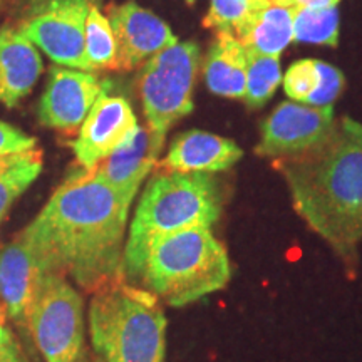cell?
Returning <instances> with one entry per match:
<instances>
[{"instance_id": "obj_22", "label": "cell", "mask_w": 362, "mask_h": 362, "mask_svg": "<svg viewBox=\"0 0 362 362\" xmlns=\"http://www.w3.org/2000/svg\"><path fill=\"white\" fill-rule=\"evenodd\" d=\"M293 40L336 47L339 44L337 7L322 11L293 7Z\"/></svg>"}, {"instance_id": "obj_27", "label": "cell", "mask_w": 362, "mask_h": 362, "mask_svg": "<svg viewBox=\"0 0 362 362\" xmlns=\"http://www.w3.org/2000/svg\"><path fill=\"white\" fill-rule=\"evenodd\" d=\"M0 362H29L19 341L6 325H0Z\"/></svg>"}, {"instance_id": "obj_30", "label": "cell", "mask_w": 362, "mask_h": 362, "mask_svg": "<svg viewBox=\"0 0 362 362\" xmlns=\"http://www.w3.org/2000/svg\"><path fill=\"white\" fill-rule=\"evenodd\" d=\"M269 6H284V7H291V0H265Z\"/></svg>"}, {"instance_id": "obj_16", "label": "cell", "mask_w": 362, "mask_h": 362, "mask_svg": "<svg viewBox=\"0 0 362 362\" xmlns=\"http://www.w3.org/2000/svg\"><path fill=\"white\" fill-rule=\"evenodd\" d=\"M42 59L37 47L11 25L0 29V103L13 107L37 83Z\"/></svg>"}, {"instance_id": "obj_32", "label": "cell", "mask_w": 362, "mask_h": 362, "mask_svg": "<svg viewBox=\"0 0 362 362\" xmlns=\"http://www.w3.org/2000/svg\"><path fill=\"white\" fill-rule=\"evenodd\" d=\"M194 2H197V0H187V4H189V6H193Z\"/></svg>"}, {"instance_id": "obj_1", "label": "cell", "mask_w": 362, "mask_h": 362, "mask_svg": "<svg viewBox=\"0 0 362 362\" xmlns=\"http://www.w3.org/2000/svg\"><path fill=\"white\" fill-rule=\"evenodd\" d=\"M129 205L94 170L67 176L22 237L42 272L71 277L86 292L123 280Z\"/></svg>"}, {"instance_id": "obj_15", "label": "cell", "mask_w": 362, "mask_h": 362, "mask_svg": "<svg viewBox=\"0 0 362 362\" xmlns=\"http://www.w3.org/2000/svg\"><path fill=\"white\" fill-rule=\"evenodd\" d=\"M243 151L233 139L192 129L171 143L161 168L181 173H218L242 160Z\"/></svg>"}, {"instance_id": "obj_18", "label": "cell", "mask_w": 362, "mask_h": 362, "mask_svg": "<svg viewBox=\"0 0 362 362\" xmlns=\"http://www.w3.org/2000/svg\"><path fill=\"white\" fill-rule=\"evenodd\" d=\"M208 89L223 98L243 99L247 84V51L232 33L220 30L205 62Z\"/></svg>"}, {"instance_id": "obj_23", "label": "cell", "mask_w": 362, "mask_h": 362, "mask_svg": "<svg viewBox=\"0 0 362 362\" xmlns=\"http://www.w3.org/2000/svg\"><path fill=\"white\" fill-rule=\"evenodd\" d=\"M315 62L314 59H302V61L293 62L285 72V78H282L284 89L293 101L307 103V99L315 90L317 81H319Z\"/></svg>"}, {"instance_id": "obj_4", "label": "cell", "mask_w": 362, "mask_h": 362, "mask_svg": "<svg viewBox=\"0 0 362 362\" xmlns=\"http://www.w3.org/2000/svg\"><path fill=\"white\" fill-rule=\"evenodd\" d=\"M89 332L103 362H165L166 317L158 297L124 279L94 292Z\"/></svg>"}, {"instance_id": "obj_8", "label": "cell", "mask_w": 362, "mask_h": 362, "mask_svg": "<svg viewBox=\"0 0 362 362\" xmlns=\"http://www.w3.org/2000/svg\"><path fill=\"white\" fill-rule=\"evenodd\" d=\"M99 0H25L17 30L56 64L88 71L86 21Z\"/></svg>"}, {"instance_id": "obj_19", "label": "cell", "mask_w": 362, "mask_h": 362, "mask_svg": "<svg viewBox=\"0 0 362 362\" xmlns=\"http://www.w3.org/2000/svg\"><path fill=\"white\" fill-rule=\"evenodd\" d=\"M42 166L44 155L37 146L0 158V221L13 202L37 180Z\"/></svg>"}, {"instance_id": "obj_5", "label": "cell", "mask_w": 362, "mask_h": 362, "mask_svg": "<svg viewBox=\"0 0 362 362\" xmlns=\"http://www.w3.org/2000/svg\"><path fill=\"white\" fill-rule=\"evenodd\" d=\"M232 265L211 228L192 226L158 238L148 250L144 288L171 307H183L218 292L230 282Z\"/></svg>"}, {"instance_id": "obj_11", "label": "cell", "mask_w": 362, "mask_h": 362, "mask_svg": "<svg viewBox=\"0 0 362 362\" xmlns=\"http://www.w3.org/2000/svg\"><path fill=\"white\" fill-rule=\"evenodd\" d=\"M138 128L133 107L123 96L106 93L94 103L72 143L76 160L84 170H93L123 144Z\"/></svg>"}, {"instance_id": "obj_28", "label": "cell", "mask_w": 362, "mask_h": 362, "mask_svg": "<svg viewBox=\"0 0 362 362\" xmlns=\"http://www.w3.org/2000/svg\"><path fill=\"white\" fill-rule=\"evenodd\" d=\"M341 0H291V7L312 8V11H322V8L337 7Z\"/></svg>"}, {"instance_id": "obj_33", "label": "cell", "mask_w": 362, "mask_h": 362, "mask_svg": "<svg viewBox=\"0 0 362 362\" xmlns=\"http://www.w3.org/2000/svg\"><path fill=\"white\" fill-rule=\"evenodd\" d=\"M2 7H4V0H0V11H2Z\"/></svg>"}, {"instance_id": "obj_10", "label": "cell", "mask_w": 362, "mask_h": 362, "mask_svg": "<svg viewBox=\"0 0 362 362\" xmlns=\"http://www.w3.org/2000/svg\"><path fill=\"white\" fill-rule=\"evenodd\" d=\"M106 88L93 72L54 66L39 101V123L66 133L78 129Z\"/></svg>"}, {"instance_id": "obj_14", "label": "cell", "mask_w": 362, "mask_h": 362, "mask_svg": "<svg viewBox=\"0 0 362 362\" xmlns=\"http://www.w3.org/2000/svg\"><path fill=\"white\" fill-rule=\"evenodd\" d=\"M42 274L35 253L19 233L0 252V296L11 319L29 336L27 310L33 298L35 282ZM30 337V336H29Z\"/></svg>"}, {"instance_id": "obj_31", "label": "cell", "mask_w": 362, "mask_h": 362, "mask_svg": "<svg viewBox=\"0 0 362 362\" xmlns=\"http://www.w3.org/2000/svg\"><path fill=\"white\" fill-rule=\"evenodd\" d=\"M2 320H4V315H2V310H0V325H4Z\"/></svg>"}, {"instance_id": "obj_29", "label": "cell", "mask_w": 362, "mask_h": 362, "mask_svg": "<svg viewBox=\"0 0 362 362\" xmlns=\"http://www.w3.org/2000/svg\"><path fill=\"white\" fill-rule=\"evenodd\" d=\"M248 6H250V8L253 11V8H264L269 6V4L265 2V0H247Z\"/></svg>"}, {"instance_id": "obj_7", "label": "cell", "mask_w": 362, "mask_h": 362, "mask_svg": "<svg viewBox=\"0 0 362 362\" xmlns=\"http://www.w3.org/2000/svg\"><path fill=\"white\" fill-rule=\"evenodd\" d=\"M200 66V47L176 42L155 54L139 74V96L148 126L168 133L171 126L193 111V86Z\"/></svg>"}, {"instance_id": "obj_6", "label": "cell", "mask_w": 362, "mask_h": 362, "mask_svg": "<svg viewBox=\"0 0 362 362\" xmlns=\"http://www.w3.org/2000/svg\"><path fill=\"white\" fill-rule=\"evenodd\" d=\"M27 329L45 362H86L83 297L62 275H39Z\"/></svg>"}, {"instance_id": "obj_21", "label": "cell", "mask_w": 362, "mask_h": 362, "mask_svg": "<svg viewBox=\"0 0 362 362\" xmlns=\"http://www.w3.org/2000/svg\"><path fill=\"white\" fill-rule=\"evenodd\" d=\"M282 81L279 56H259L247 51V84L243 101L248 107H262Z\"/></svg>"}, {"instance_id": "obj_17", "label": "cell", "mask_w": 362, "mask_h": 362, "mask_svg": "<svg viewBox=\"0 0 362 362\" xmlns=\"http://www.w3.org/2000/svg\"><path fill=\"white\" fill-rule=\"evenodd\" d=\"M233 35L248 52L280 56L293 40V7L253 8L235 27Z\"/></svg>"}, {"instance_id": "obj_3", "label": "cell", "mask_w": 362, "mask_h": 362, "mask_svg": "<svg viewBox=\"0 0 362 362\" xmlns=\"http://www.w3.org/2000/svg\"><path fill=\"white\" fill-rule=\"evenodd\" d=\"M220 215V185L210 173L161 168L149 180L131 223L123 252L126 282H141L148 250L158 238L192 226L211 228Z\"/></svg>"}, {"instance_id": "obj_26", "label": "cell", "mask_w": 362, "mask_h": 362, "mask_svg": "<svg viewBox=\"0 0 362 362\" xmlns=\"http://www.w3.org/2000/svg\"><path fill=\"white\" fill-rule=\"evenodd\" d=\"M35 144L37 141L33 136H27L24 131L16 128V126L0 121V158L33 149Z\"/></svg>"}, {"instance_id": "obj_24", "label": "cell", "mask_w": 362, "mask_h": 362, "mask_svg": "<svg viewBox=\"0 0 362 362\" xmlns=\"http://www.w3.org/2000/svg\"><path fill=\"white\" fill-rule=\"evenodd\" d=\"M250 11L247 0H211L210 12L203 19V25L206 29H215L216 33L225 30L233 34L235 27Z\"/></svg>"}, {"instance_id": "obj_12", "label": "cell", "mask_w": 362, "mask_h": 362, "mask_svg": "<svg viewBox=\"0 0 362 362\" xmlns=\"http://www.w3.org/2000/svg\"><path fill=\"white\" fill-rule=\"evenodd\" d=\"M107 19L116 39L117 69H133L178 42L165 21L136 2L111 6Z\"/></svg>"}, {"instance_id": "obj_13", "label": "cell", "mask_w": 362, "mask_h": 362, "mask_svg": "<svg viewBox=\"0 0 362 362\" xmlns=\"http://www.w3.org/2000/svg\"><path fill=\"white\" fill-rule=\"evenodd\" d=\"M163 144L165 134L138 124L134 133L93 170L131 206L144 178L156 166Z\"/></svg>"}, {"instance_id": "obj_20", "label": "cell", "mask_w": 362, "mask_h": 362, "mask_svg": "<svg viewBox=\"0 0 362 362\" xmlns=\"http://www.w3.org/2000/svg\"><path fill=\"white\" fill-rule=\"evenodd\" d=\"M84 52L89 71L117 69V49L110 19L103 16L99 2L93 4L86 21Z\"/></svg>"}, {"instance_id": "obj_25", "label": "cell", "mask_w": 362, "mask_h": 362, "mask_svg": "<svg viewBox=\"0 0 362 362\" xmlns=\"http://www.w3.org/2000/svg\"><path fill=\"white\" fill-rule=\"evenodd\" d=\"M315 66L319 81H317L315 90L310 94L305 104L317 107L332 106V103L341 96L344 89V74L334 66L327 64V62L317 61Z\"/></svg>"}, {"instance_id": "obj_2", "label": "cell", "mask_w": 362, "mask_h": 362, "mask_svg": "<svg viewBox=\"0 0 362 362\" xmlns=\"http://www.w3.org/2000/svg\"><path fill=\"white\" fill-rule=\"evenodd\" d=\"M274 165L297 214L354 274L362 242V124L342 117L315 146Z\"/></svg>"}, {"instance_id": "obj_9", "label": "cell", "mask_w": 362, "mask_h": 362, "mask_svg": "<svg viewBox=\"0 0 362 362\" xmlns=\"http://www.w3.org/2000/svg\"><path fill=\"white\" fill-rule=\"evenodd\" d=\"M334 123L332 106L282 103L262 124V138L255 153L272 160L304 153L322 141Z\"/></svg>"}]
</instances>
